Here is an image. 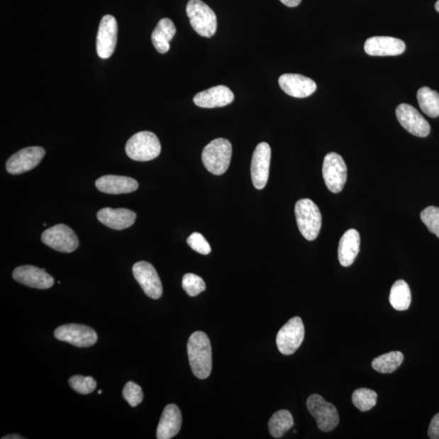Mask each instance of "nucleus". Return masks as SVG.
I'll use <instances>...</instances> for the list:
<instances>
[{
    "instance_id": "20e7f679",
    "label": "nucleus",
    "mask_w": 439,
    "mask_h": 439,
    "mask_svg": "<svg viewBox=\"0 0 439 439\" xmlns=\"http://www.w3.org/2000/svg\"><path fill=\"white\" fill-rule=\"evenodd\" d=\"M126 152L128 157L135 161L144 162L154 160L161 152L159 138L152 132H138L127 141Z\"/></svg>"
},
{
    "instance_id": "f8f14e48",
    "label": "nucleus",
    "mask_w": 439,
    "mask_h": 439,
    "mask_svg": "<svg viewBox=\"0 0 439 439\" xmlns=\"http://www.w3.org/2000/svg\"><path fill=\"white\" fill-rule=\"evenodd\" d=\"M45 155L41 147H30L21 150L11 157L6 163L9 174L18 175L35 169Z\"/></svg>"
},
{
    "instance_id": "4468645a",
    "label": "nucleus",
    "mask_w": 439,
    "mask_h": 439,
    "mask_svg": "<svg viewBox=\"0 0 439 439\" xmlns=\"http://www.w3.org/2000/svg\"><path fill=\"white\" fill-rule=\"evenodd\" d=\"M396 113L400 125L413 135L425 138L430 135L429 122L414 107L407 104H399Z\"/></svg>"
},
{
    "instance_id": "bb28decb",
    "label": "nucleus",
    "mask_w": 439,
    "mask_h": 439,
    "mask_svg": "<svg viewBox=\"0 0 439 439\" xmlns=\"http://www.w3.org/2000/svg\"><path fill=\"white\" fill-rule=\"evenodd\" d=\"M294 426L291 413L287 410H279L276 412L269 422V429L271 436L280 438Z\"/></svg>"
},
{
    "instance_id": "c85d7f7f",
    "label": "nucleus",
    "mask_w": 439,
    "mask_h": 439,
    "mask_svg": "<svg viewBox=\"0 0 439 439\" xmlns=\"http://www.w3.org/2000/svg\"><path fill=\"white\" fill-rule=\"evenodd\" d=\"M377 394L370 389L360 388L352 394V402L361 412H367L377 404Z\"/></svg>"
},
{
    "instance_id": "393cba45",
    "label": "nucleus",
    "mask_w": 439,
    "mask_h": 439,
    "mask_svg": "<svg viewBox=\"0 0 439 439\" xmlns=\"http://www.w3.org/2000/svg\"><path fill=\"white\" fill-rule=\"evenodd\" d=\"M391 306L398 311L407 310L411 304L412 296L408 283L404 280H399L394 283L391 287L390 297Z\"/></svg>"
},
{
    "instance_id": "f704fd0d",
    "label": "nucleus",
    "mask_w": 439,
    "mask_h": 439,
    "mask_svg": "<svg viewBox=\"0 0 439 439\" xmlns=\"http://www.w3.org/2000/svg\"><path fill=\"white\" fill-rule=\"evenodd\" d=\"M428 436L431 439H439V413L433 416L428 430Z\"/></svg>"
},
{
    "instance_id": "5701e85b",
    "label": "nucleus",
    "mask_w": 439,
    "mask_h": 439,
    "mask_svg": "<svg viewBox=\"0 0 439 439\" xmlns=\"http://www.w3.org/2000/svg\"><path fill=\"white\" fill-rule=\"evenodd\" d=\"M360 236L357 230L351 229L344 233L338 245V260L343 267L351 266L360 252Z\"/></svg>"
},
{
    "instance_id": "58836bf2",
    "label": "nucleus",
    "mask_w": 439,
    "mask_h": 439,
    "mask_svg": "<svg viewBox=\"0 0 439 439\" xmlns=\"http://www.w3.org/2000/svg\"><path fill=\"white\" fill-rule=\"evenodd\" d=\"M98 394H102V391H98Z\"/></svg>"
},
{
    "instance_id": "39448f33",
    "label": "nucleus",
    "mask_w": 439,
    "mask_h": 439,
    "mask_svg": "<svg viewBox=\"0 0 439 439\" xmlns=\"http://www.w3.org/2000/svg\"><path fill=\"white\" fill-rule=\"evenodd\" d=\"M187 13L191 25L198 35L211 38L218 28V20L213 9L201 0H190L187 5Z\"/></svg>"
},
{
    "instance_id": "2eb2a0df",
    "label": "nucleus",
    "mask_w": 439,
    "mask_h": 439,
    "mask_svg": "<svg viewBox=\"0 0 439 439\" xmlns=\"http://www.w3.org/2000/svg\"><path fill=\"white\" fill-rule=\"evenodd\" d=\"M270 161V146L267 143H259L255 149L251 165L252 180L257 190H262L268 182Z\"/></svg>"
},
{
    "instance_id": "6ab92c4d",
    "label": "nucleus",
    "mask_w": 439,
    "mask_h": 439,
    "mask_svg": "<svg viewBox=\"0 0 439 439\" xmlns=\"http://www.w3.org/2000/svg\"><path fill=\"white\" fill-rule=\"evenodd\" d=\"M235 96L226 86H216L199 92L194 97V103L199 108L214 109L227 106L230 104Z\"/></svg>"
},
{
    "instance_id": "aec40b11",
    "label": "nucleus",
    "mask_w": 439,
    "mask_h": 439,
    "mask_svg": "<svg viewBox=\"0 0 439 439\" xmlns=\"http://www.w3.org/2000/svg\"><path fill=\"white\" fill-rule=\"evenodd\" d=\"M98 220L104 226L116 230L127 229L135 223L136 213L126 209L104 208L97 213Z\"/></svg>"
},
{
    "instance_id": "f257e3e1",
    "label": "nucleus",
    "mask_w": 439,
    "mask_h": 439,
    "mask_svg": "<svg viewBox=\"0 0 439 439\" xmlns=\"http://www.w3.org/2000/svg\"><path fill=\"white\" fill-rule=\"evenodd\" d=\"M189 361L194 376L199 379H208L213 367L212 347L206 333H192L187 343Z\"/></svg>"
},
{
    "instance_id": "ddd939ff",
    "label": "nucleus",
    "mask_w": 439,
    "mask_h": 439,
    "mask_svg": "<svg viewBox=\"0 0 439 439\" xmlns=\"http://www.w3.org/2000/svg\"><path fill=\"white\" fill-rule=\"evenodd\" d=\"M133 274L149 298L158 299L162 296V284L153 265L140 261L133 266Z\"/></svg>"
},
{
    "instance_id": "4c0bfd02",
    "label": "nucleus",
    "mask_w": 439,
    "mask_h": 439,
    "mask_svg": "<svg viewBox=\"0 0 439 439\" xmlns=\"http://www.w3.org/2000/svg\"><path fill=\"white\" fill-rule=\"evenodd\" d=\"M435 9L437 10V12L439 13V0H438V1L435 4Z\"/></svg>"
},
{
    "instance_id": "dca6fc26",
    "label": "nucleus",
    "mask_w": 439,
    "mask_h": 439,
    "mask_svg": "<svg viewBox=\"0 0 439 439\" xmlns=\"http://www.w3.org/2000/svg\"><path fill=\"white\" fill-rule=\"evenodd\" d=\"M405 49L404 42L393 37H372L365 43V52L372 57H394L403 54Z\"/></svg>"
},
{
    "instance_id": "72a5a7b5",
    "label": "nucleus",
    "mask_w": 439,
    "mask_h": 439,
    "mask_svg": "<svg viewBox=\"0 0 439 439\" xmlns=\"http://www.w3.org/2000/svg\"><path fill=\"white\" fill-rule=\"evenodd\" d=\"M188 245L191 247L194 251L202 255H209L211 252V247L205 238L199 233H193L192 235L187 238Z\"/></svg>"
},
{
    "instance_id": "423d86ee",
    "label": "nucleus",
    "mask_w": 439,
    "mask_h": 439,
    "mask_svg": "<svg viewBox=\"0 0 439 439\" xmlns=\"http://www.w3.org/2000/svg\"><path fill=\"white\" fill-rule=\"evenodd\" d=\"M307 407L321 431L330 432L338 426L340 416L337 409L320 394H312L307 400Z\"/></svg>"
},
{
    "instance_id": "1a4fd4ad",
    "label": "nucleus",
    "mask_w": 439,
    "mask_h": 439,
    "mask_svg": "<svg viewBox=\"0 0 439 439\" xmlns=\"http://www.w3.org/2000/svg\"><path fill=\"white\" fill-rule=\"evenodd\" d=\"M42 241L55 251L64 253L73 252L79 245V238L74 230L63 224L54 226L44 231Z\"/></svg>"
},
{
    "instance_id": "a211bd4d",
    "label": "nucleus",
    "mask_w": 439,
    "mask_h": 439,
    "mask_svg": "<svg viewBox=\"0 0 439 439\" xmlns=\"http://www.w3.org/2000/svg\"><path fill=\"white\" fill-rule=\"evenodd\" d=\"M279 83L283 91L294 98H306L316 91V82L304 75L283 74L279 77Z\"/></svg>"
},
{
    "instance_id": "f03ea898",
    "label": "nucleus",
    "mask_w": 439,
    "mask_h": 439,
    "mask_svg": "<svg viewBox=\"0 0 439 439\" xmlns=\"http://www.w3.org/2000/svg\"><path fill=\"white\" fill-rule=\"evenodd\" d=\"M296 222L301 235L308 241L318 237L322 224L321 211L313 200L299 199L294 207Z\"/></svg>"
},
{
    "instance_id": "a878e982",
    "label": "nucleus",
    "mask_w": 439,
    "mask_h": 439,
    "mask_svg": "<svg viewBox=\"0 0 439 439\" xmlns=\"http://www.w3.org/2000/svg\"><path fill=\"white\" fill-rule=\"evenodd\" d=\"M418 104L422 112L430 118H435L439 116V94L430 88L424 87L418 92Z\"/></svg>"
},
{
    "instance_id": "c756f323",
    "label": "nucleus",
    "mask_w": 439,
    "mask_h": 439,
    "mask_svg": "<svg viewBox=\"0 0 439 439\" xmlns=\"http://www.w3.org/2000/svg\"><path fill=\"white\" fill-rule=\"evenodd\" d=\"M182 288L189 296L194 297L206 290V284L202 277L194 274L183 276Z\"/></svg>"
},
{
    "instance_id": "e433bc0d",
    "label": "nucleus",
    "mask_w": 439,
    "mask_h": 439,
    "mask_svg": "<svg viewBox=\"0 0 439 439\" xmlns=\"http://www.w3.org/2000/svg\"><path fill=\"white\" fill-rule=\"evenodd\" d=\"M22 438H22L18 435H10L3 438V439H22Z\"/></svg>"
},
{
    "instance_id": "7c9ffc66",
    "label": "nucleus",
    "mask_w": 439,
    "mask_h": 439,
    "mask_svg": "<svg viewBox=\"0 0 439 439\" xmlns=\"http://www.w3.org/2000/svg\"><path fill=\"white\" fill-rule=\"evenodd\" d=\"M69 383L72 389L82 394H91L96 388V382L91 377L75 375L70 377Z\"/></svg>"
},
{
    "instance_id": "b1692460",
    "label": "nucleus",
    "mask_w": 439,
    "mask_h": 439,
    "mask_svg": "<svg viewBox=\"0 0 439 439\" xmlns=\"http://www.w3.org/2000/svg\"><path fill=\"white\" fill-rule=\"evenodd\" d=\"M176 31L174 23L170 19L163 18L158 22L152 32V41L159 53L165 54L170 51V42L173 40Z\"/></svg>"
},
{
    "instance_id": "0eeeda50",
    "label": "nucleus",
    "mask_w": 439,
    "mask_h": 439,
    "mask_svg": "<svg viewBox=\"0 0 439 439\" xmlns=\"http://www.w3.org/2000/svg\"><path fill=\"white\" fill-rule=\"evenodd\" d=\"M323 179L328 189L335 194L343 191L347 182V165L340 155L330 152L326 155L322 167Z\"/></svg>"
},
{
    "instance_id": "9b49d317",
    "label": "nucleus",
    "mask_w": 439,
    "mask_h": 439,
    "mask_svg": "<svg viewBox=\"0 0 439 439\" xmlns=\"http://www.w3.org/2000/svg\"><path fill=\"white\" fill-rule=\"evenodd\" d=\"M118 26L114 16H104L100 21L96 40L98 55L101 59H109L115 51L118 41Z\"/></svg>"
},
{
    "instance_id": "7ed1b4c3",
    "label": "nucleus",
    "mask_w": 439,
    "mask_h": 439,
    "mask_svg": "<svg viewBox=\"0 0 439 439\" xmlns=\"http://www.w3.org/2000/svg\"><path fill=\"white\" fill-rule=\"evenodd\" d=\"M232 145L226 138H216L204 148L202 161L205 168L216 176L224 174L229 169Z\"/></svg>"
},
{
    "instance_id": "f3484780",
    "label": "nucleus",
    "mask_w": 439,
    "mask_h": 439,
    "mask_svg": "<svg viewBox=\"0 0 439 439\" xmlns=\"http://www.w3.org/2000/svg\"><path fill=\"white\" fill-rule=\"evenodd\" d=\"M15 281L26 287L36 289H49L54 285V279L46 273L45 269H38L35 266H19L13 271Z\"/></svg>"
},
{
    "instance_id": "9d476101",
    "label": "nucleus",
    "mask_w": 439,
    "mask_h": 439,
    "mask_svg": "<svg viewBox=\"0 0 439 439\" xmlns=\"http://www.w3.org/2000/svg\"><path fill=\"white\" fill-rule=\"evenodd\" d=\"M54 335L58 340L79 348L91 347L98 340L96 332L91 328L79 324L61 326L55 330Z\"/></svg>"
},
{
    "instance_id": "4be33fe9",
    "label": "nucleus",
    "mask_w": 439,
    "mask_h": 439,
    "mask_svg": "<svg viewBox=\"0 0 439 439\" xmlns=\"http://www.w3.org/2000/svg\"><path fill=\"white\" fill-rule=\"evenodd\" d=\"M182 414L175 404L166 406L159 422L157 438L170 439L179 433L182 427Z\"/></svg>"
},
{
    "instance_id": "cd10ccee",
    "label": "nucleus",
    "mask_w": 439,
    "mask_h": 439,
    "mask_svg": "<svg viewBox=\"0 0 439 439\" xmlns=\"http://www.w3.org/2000/svg\"><path fill=\"white\" fill-rule=\"evenodd\" d=\"M404 359L402 352H391L375 358L372 362V367L379 373L391 374L399 368Z\"/></svg>"
},
{
    "instance_id": "c9c22d12",
    "label": "nucleus",
    "mask_w": 439,
    "mask_h": 439,
    "mask_svg": "<svg viewBox=\"0 0 439 439\" xmlns=\"http://www.w3.org/2000/svg\"><path fill=\"white\" fill-rule=\"evenodd\" d=\"M280 1L290 8L297 7L301 3V0H280Z\"/></svg>"
},
{
    "instance_id": "473e14b6",
    "label": "nucleus",
    "mask_w": 439,
    "mask_h": 439,
    "mask_svg": "<svg viewBox=\"0 0 439 439\" xmlns=\"http://www.w3.org/2000/svg\"><path fill=\"white\" fill-rule=\"evenodd\" d=\"M124 399L131 407H136L141 404L143 399L142 388L133 382H127L123 391H122Z\"/></svg>"
},
{
    "instance_id": "2f4dec72",
    "label": "nucleus",
    "mask_w": 439,
    "mask_h": 439,
    "mask_svg": "<svg viewBox=\"0 0 439 439\" xmlns=\"http://www.w3.org/2000/svg\"><path fill=\"white\" fill-rule=\"evenodd\" d=\"M421 219L433 235L439 238V208L430 206L422 211Z\"/></svg>"
},
{
    "instance_id": "6e6552de",
    "label": "nucleus",
    "mask_w": 439,
    "mask_h": 439,
    "mask_svg": "<svg viewBox=\"0 0 439 439\" xmlns=\"http://www.w3.org/2000/svg\"><path fill=\"white\" fill-rule=\"evenodd\" d=\"M304 326L299 316L288 321L277 333L276 342L279 352L290 355L297 351L304 338Z\"/></svg>"
},
{
    "instance_id": "412c9836",
    "label": "nucleus",
    "mask_w": 439,
    "mask_h": 439,
    "mask_svg": "<svg viewBox=\"0 0 439 439\" xmlns=\"http://www.w3.org/2000/svg\"><path fill=\"white\" fill-rule=\"evenodd\" d=\"M96 186L99 191L120 194L135 191L138 188V183L129 177L106 175L99 177L96 182Z\"/></svg>"
}]
</instances>
